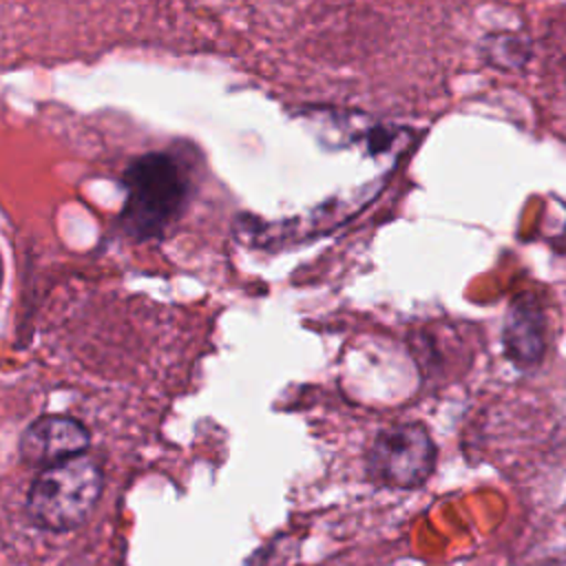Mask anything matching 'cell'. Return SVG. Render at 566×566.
I'll return each mask as SVG.
<instances>
[{"label":"cell","mask_w":566,"mask_h":566,"mask_svg":"<svg viewBox=\"0 0 566 566\" xmlns=\"http://www.w3.org/2000/svg\"><path fill=\"white\" fill-rule=\"evenodd\" d=\"M119 223L133 239H161L190 201V177L170 153H144L124 170Z\"/></svg>","instance_id":"6da1fadb"},{"label":"cell","mask_w":566,"mask_h":566,"mask_svg":"<svg viewBox=\"0 0 566 566\" xmlns=\"http://www.w3.org/2000/svg\"><path fill=\"white\" fill-rule=\"evenodd\" d=\"M102 489L104 473L93 458H69L35 475L27 493V515L44 531H73L88 520Z\"/></svg>","instance_id":"7a4b0ae2"},{"label":"cell","mask_w":566,"mask_h":566,"mask_svg":"<svg viewBox=\"0 0 566 566\" xmlns=\"http://www.w3.org/2000/svg\"><path fill=\"white\" fill-rule=\"evenodd\" d=\"M365 467L378 486L416 489L436 467V444L420 422H400L374 438Z\"/></svg>","instance_id":"3957f363"},{"label":"cell","mask_w":566,"mask_h":566,"mask_svg":"<svg viewBox=\"0 0 566 566\" xmlns=\"http://www.w3.org/2000/svg\"><path fill=\"white\" fill-rule=\"evenodd\" d=\"M88 429L71 416H42L33 420L20 438V460L29 467H53L88 449Z\"/></svg>","instance_id":"277c9868"},{"label":"cell","mask_w":566,"mask_h":566,"mask_svg":"<svg viewBox=\"0 0 566 566\" xmlns=\"http://www.w3.org/2000/svg\"><path fill=\"white\" fill-rule=\"evenodd\" d=\"M504 352L517 367H533L546 352V318L539 301L522 292L517 294L504 316L502 329Z\"/></svg>","instance_id":"5b68a950"},{"label":"cell","mask_w":566,"mask_h":566,"mask_svg":"<svg viewBox=\"0 0 566 566\" xmlns=\"http://www.w3.org/2000/svg\"><path fill=\"white\" fill-rule=\"evenodd\" d=\"M553 566H566V559H559V562H555Z\"/></svg>","instance_id":"8992f818"}]
</instances>
